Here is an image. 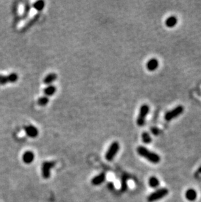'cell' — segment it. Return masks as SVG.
Returning a JSON list of instances; mask_svg holds the SVG:
<instances>
[{"label": "cell", "instance_id": "obj_9", "mask_svg": "<svg viewBox=\"0 0 201 202\" xmlns=\"http://www.w3.org/2000/svg\"><path fill=\"white\" fill-rule=\"evenodd\" d=\"M106 180V174L104 173H101L99 174L98 175L94 177L91 179V184L93 186H99L103 183Z\"/></svg>", "mask_w": 201, "mask_h": 202}, {"label": "cell", "instance_id": "obj_18", "mask_svg": "<svg viewBox=\"0 0 201 202\" xmlns=\"http://www.w3.org/2000/svg\"><path fill=\"white\" fill-rule=\"evenodd\" d=\"M142 140L145 144H150L152 141V139L149 133L146 132H144L142 134Z\"/></svg>", "mask_w": 201, "mask_h": 202}, {"label": "cell", "instance_id": "obj_21", "mask_svg": "<svg viewBox=\"0 0 201 202\" xmlns=\"http://www.w3.org/2000/svg\"><path fill=\"white\" fill-rule=\"evenodd\" d=\"M30 10H31V5H30V4L28 2L26 3L25 5H24V12H23L22 15V19H26V18L27 17V16H28L29 13L30 12Z\"/></svg>", "mask_w": 201, "mask_h": 202}, {"label": "cell", "instance_id": "obj_3", "mask_svg": "<svg viewBox=\"0 0 201 202\" xmlns=\"http://www.w3.org/2000/svg\"><path fill=\"white\" fill-rule=\"evenodd\" d=\"M150 107L148 105L144 104L140 107L138 117L136 118V124L139 127L144 126L146 122V118L149 113Z\"/></svg>", "mask_w": 201, "mask_h": 202}, {"label": "cell", "instance_id": "obj_16", "mask_svg": "<svg viewBox=\"0 0 201 202\" xmlns=\"http://www.w3.org/2000/svg\"><path fill=\"white\" fill-rule=\"evenodd\" d=\"M56 87L54 85H48L44 89V93L46 96H52L56 92Z\"/></svg>", "mask_w": 201, "mask_h": 202}, {"label": "cell", "instance_id": "obj_19", "mask_svg": "<svg viewBox=\"0 0 201 202\" xmlns=\"http://www.w3.org/2000/svg\"><path fill=\"white\" fill-rule=\"evenodd\" d=\"M33 7L37 11H41L45 7V2L44 1H37L33 5Z\"/></svg>", "mask_w": 201, "mask_h": 202}, {"label": "cell", "instance_id": "obj_7", "mask_svg": "<svg viewBox=\"0 0 201 202\" xmlns=\"http://www.w3.org/2000/svg\"><path fill=\"white\" fill-rule=\"evenodd\" d=\"M18 75L16 73H11L7 75H0V85L14 83L18 81Z\"/></svg>", "mask_w": 201, "mask_h": 202}, {"label": "cell", "instance_id": "obj_22", "mask_svg": "<svg viewBox=\"0 0 201 202\" xmlns=\"http://www.w3.org/2000/svg\"><path fill=\"white\" fill-rule=\"evenodd\" d=\"M129 179V177L127 176V175H125L124 176H123L122 179V192H125L127 190V181Z\"/></svg>", "mask_w": 201, "mask_h": 202}, {"label": "cell", "instance_id": "obj_12", "mask_svg": "<svg viewBox=\"0 0 201 202\" xmlns=\"http://www.w3.org/2000/svg\"><path fill=\"white\" fill-rule=\"evenodd\" d=\"M185 196L186 199L189 201H194L197 198V192L193 189H189L185 192Z\"/></svg>", "mask_w": 201, "mask_h": 202}, {"label": "cell", "instance_id": "obj_13", "mask_svg": "<svg viewBox=\"0 0 201 202\" xmlns=\"http://www.w3.org/2000/svg\"><path fill=\"white\" fill-rule=\"evenodd\" d=\"M57 79V75L55 73H50L44 77L43 79V82L47 85H50V84Z\"/></svg>", "mask_w": 201, "mask_h": 202}, {"label": "cell", "instance_id": "obj_15", "mask_svg": "<svg viewBox=\"0 0 201 202\" xmlns=\"http://www.w3.org/2000/svg\"><path fill=\"white\" fill-rule=\"evenodd\" d=\"M177 22H178L177 18L175 16H171L170 17L167 18L166 19L165 25L167 27L171 28V27H175L177 24Z\"/></svg>", "mask_w": 201, "mask_h": 202}, {"label": "cell", "instance_id": "obj_14", "mask_svg": "<svg viewBox=\"0 0 201 202\" xmlns=\"http://www.w3.org/2000/svg\"><path fill=\"white\" fill-rule=\"evenodd\" d=\"M39 17H40V15H39V14H37V15H35L33 18H31V19H30L28 22H27L26 23V24L24 25V26L23 27V28H22V30L23 31H26V30H28L31 26H33V25L35 24V23L38 20V19L39 18Z\"/></svg>", "mask_w": 201, "mask_h": 202}, {"label": "cell", "instance_id": "obj_10", "mask_svg": "<svg viewBox=\"0 0 201 202\" xmlns=\"http://www.w3.org/2000/svg\"><path fill=\"white\" fill-rule=\"evenodd\" d=\"M35 159L34 153L30 150L26 151L22 155V160L26 164H30L34 162Z\"/></svg>", "mask_w": 201, "mask_h": 202}, {"label": "cell", "instance_id": "obj_17", "mask_svg": "<svg viewBox=\"0 0 201 202\" xmlns=\"http://www.w3.org/2000/svg\"><path fill=\"white\" fill-rule=\"evenodd\" d=\"M148 183H149L150 186L153 188V189H155V188H157L159 186V185H160V182H159V179H158L156 177H155V176L151 177L149 179Z\"/></svg>", "mask_w": 201, "mask_h": 202}, {"label": "cell", "instance_id": "obj_23", "mask_svg": "<svg viewBox=\"0 0 201 202\" xmlns=\"http://www.w3.org/2000/svg\"><path fill=\"white\" fill-rule=\"evenodd\" d=\"M150 130H151V132H152V134L155 136L159 135L160 134V133H161V130H160L157 127H155V126L151 128Z\"/></svg>", "mask_w": 201, "mask_h": 202}, {"label": "cell", "instance_id": "obj_1", "mask_svg": "<svg viewBox=\"0 0 201 202\" xmlns=\"http://www.w3.org/2000/svg\"><path fill=\"white\" fill-rule=\"evenodd\" d=\"M136 152L140 157L144 158L152 164H157L161 161V158H160L159 154L150 150L147 148H146L145 146H139L136 148Z\"/></svg>", "mask_w": 201, "mask_h": 202}, {"label": "cell", "instance_id": "obj_8", "mask_svg": "<svg viewBox=\"0 0 201 202\" xmlns=\"http://www.w3.org/2000/svg\"><path fill=\"white\" fill-rule=\"evenodd\" d=\"M24 130L26 135L31 138H35L39 135L38 129L33 125H28L26 126Z\"/></svg>", "mask_w": 201, "mask_h": 202}, {"label": "cell", "instance_id": "obj_20", "mask_svg": "<svg viewBox=\"0 0 201 202\" xmlns=\"http://www.w3.org/2000/svg\"><path fill=\"white\" fill-rule=\"evenodd\" d=\"M49 103V98L47 96H42L37 99V104L39 106H46Z\"/></svg>", "mask_w": 201, "mask_h": 202}, {"label": "cell", "instance_id": "obj_6", "mask_svg": "<svg viewBox=\"0 0 201 202\" xmlns=\"http://www.w3.org/2000/svg\"><path fill=\"white\" fill-rule=\"evenodd\" d=\"M184 111V108L182 105H178L175 109H172L171 111H168L165 114H164V119L167 121H171L172 119L176 118V117H179L181 114L183 113Z\"/></svg>", "mask_w": 201, "mask_h": 202}, {"label": "cell", "instance_id": "obj_5", "mask_svg": "<svg viewBox=\"0 0 201 202\" xmlns=\"http://www.w3.org/2000/svg\"><path fill=\"white\" fill-rule=\"evenodd\" d=\"M55 166H56V162H44L42 164V166H41V175H42V177L45 179H49L50 177V171Z\"/></svg>", "mask_w": 201, "mask_h": 202}, {"label": "cell", "instance_id": "obj_2", "mask_svg": "<svg viewBox=\"0 0 201 202\" xmlns=\"http://www.w3.org/2000/svg\"><path fill=\"white\" fill-rule=\"evenodd\" d=\"M169 193L168 190L167 188H161L153 192L147 197L148 202H155L163 199L167 196Z\"/></svg>", "mask_w": 201, "mask_h": 202}, {"label": "cell", "instance_id": "obj_11", "mask_svg": "<svg viewBox=\"0 0 201 202\" xmlns=\"http://www.w3.org/2000/svg\"><path fill=\"white\" fill-rule=\"evenodd\" d=\"M159 67V61L157 59L152 58L150 59V60L146 63V68L150 71H153L156 70Z\"/></svg>", "mask_w": 201, "mask_h": 202}, {"label": "cell", "instance_id": "obj_24", "mask_svg": "<svg viewBox=\"0 0 201 202\" xmlns=\"http://www.w3.org/2000/svg\"><path fill=\"white\" fill-rule=\"evenodd\" d=\"M200 175H201V166H200L198 169H197V171H196L195 174V177L197 179L200 177Z\"/></svg>", "mask_w": 201, "mask_h": 202}, {"label": "cell", "instance_id": "obj_4", "mask_svg": "<svg viewBox=\"0 0 201 202\" xmlns=\"http://www.w3.org/2000/svg\"><path fill=\"white\" fill-rule=\"evenodd\" d=\"M120 150V144L118 141H114L110 145L108 149L105 154V158L107 161H112Z\"/></svg>", "mask_w": 201, "mask_h": 202}]
</instances>
